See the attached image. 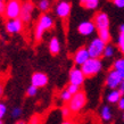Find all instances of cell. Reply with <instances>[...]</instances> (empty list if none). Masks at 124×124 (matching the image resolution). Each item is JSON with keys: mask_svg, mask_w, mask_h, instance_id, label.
Listing matches in <instances>:
<instances>
[{"mask_svg": "<svg viewBox=\"0 0 124 124\" xmlns=\"http://www.w3.org/2000/svg\"><path fill=\"white\" fill-rule=\"evenodd\" d=\"M82 72L84 73L85 78H92L97 75L99 72L102 70V62L100 58H92L90 57L83 65L80 66Z\"/></svg>", "mask_w": 124, "mask_h": 124, "instance_id": "2", "label": "cell"}, {"mask_svg": "<svg viewBox=\"0 0 124 124\" xmlns=\"http://www.w3.org/2000/svg\"><path fill=\"white\" fill-rule=\"evenodd\" d=\"M118 31H120V33H124V24H121L118 27Z\"/></svg>", "mask_w": 124, "mask_h": 124, "instance_id": "37", "label": "cell"}, {"mask_svg": "<svg viewBox=\"0 0 124 124\" xmlns=\"http://www.w3.org/2000/svg\"><path fill=\"white\" fill-rule=\"evenodd\" d=\"M48 76L47 74L42 73V72H35L33 75L31 76V84L38 86V88H43L48 84Z\"/></svg>", "mask_w": 124, "mask_h": 124, "instance_id": "14", "label": "cell"}, {"mask_svg": "<svg viewBox=\"0 0 124 124\" xmlns=\"http://www.w3.org/2000/svg\"><path fill=\"white\" fill-rule=\"evenodd\" d=\"M48 48H49V51L51 55L56 56L58 55L60 51V41L59 39L57 37H53V38L49 40V43H48Z\"/></svg>", "mask_w": 124, "mask_h": 124, "instance_id": "15", "label": "cell"}, {"mask_svg": "<svg viewBox=\"0 0 124 124\" xmlns=\"http://www.w3.org/2000/svg\"><path fill=\"white\" fill-rule=\"evenodd\" d=\"M121 97H122V93L120 92V90L112 89V91L108 92L107 96H106V100H107L109 104H117Z\"/></svg>", "mask_w": 124, "mask_h": 124, "instance_id": "16", "label": "cell"}, {"mask_svg": "<svg viewBox=\"0 0 124 124\" xmlns=\"http://www.w3.org/2000/svg\"><path fill=\"white\" fill-rule=\"evenodd\" d=\"M124 45V33L118 34V38H117V46Z\"/></svg>", "mask_w": 124, "mask_h": 124, "instance_id": "31", "label": "cell"}, {"mask_svg": "<svg viewBox=\"0 0 124 124\" xmlns=\"http://www.w3.org/2000/svg\"><path fill=\"white\" fill-rule=\"evenodd\" d=\"M7 114V105L5 102L0 101V120H2Z\"/></svg>", "mask_w": 124, "mask_h": 124, "instance_id": "28", "label": "cell"}, {"mask_svg": "<svg viewBox=\"0 0 124 124\" xmlns=\"http://www.w3.org/2000/svg\"><path fill=\"white\" fill-rule=\"evenodd\" d=\"M97 29H96L93 21H83V22L80 23L79 26H78V32L83 37H89Z\"/></svg>", "mask_w": 124, "mask_h": 124, "instance_id": "12", "label": "cell"}, {"mask_svg": "<svg viewBox=\"0 0 124 124\" xmlns=\"http://www.w3.org/2000/svg\"><path fill=\"white\" fill-rule=\"evenodd\" d=\"M90 58V55H89V51L85 47H81L75 51L74 54V57H73V62L76 66H81L85 63L86 60Z\"/></svg>", "mask_w": 124, "mask_h": 124, "instance_id": "13", "label": "cell"}, {"mask_svg": "<svg viewBox=\"0 0 124 124\" xmlns=\"http://www.w3.org/2000/svg\"><path fill=\"white\" fill-rule=\"evenodd\" d=\"M80 6L88 10H94L99 6V0H80Z\"/></svg>", "mask_w": 124, "mask_h": 124, "instance_id": "17", "label": "cell"}, {"mask_svg": "<svg viewBox=\"0 0 124 124\" xmlns=\"http://www.w3.org/2000/svg\"><path fill=\"white\" fill-rule=\"evenodd\" d=\"M122 79H123V73L113 68V70L109 71V73L107 74V78H106V86H107L108 89H117V88L120 86L121 82H122Z\"/></svg>", "mask_w": 124, "mask_h": 124, "instance_id": "6", "label": "cell"}, {"mask_svg": "<svg viewBox=\"0 0 124 124\" xmlns=\"http://www.w3.org/2000/svg\"><path fill=\"white\" fill-rule=\"evenodd\" d=\"M123 121H124V110H123Z\"/></svg>", "mask_w": 124, "mask_h": 124, "instance_id": "41", "label": "cell"}, {"mask_svg": "<svg viewBox=\"0 0 124 124\" xmlns=\"http://www.w3.org/2000/svg\"><path fill=\"white\" fill-rule=\"evenodd\" d=\"M21 8H22V2H21V0H8L7 2H6L5 17L7 19L19 17Z\"/></svg>", "mask_w": 124, "mask_h": 124, "instance_id": "5", "label": "cell"}, {"mask_svg": "<svg viewBox=\"0 0 124 124\" xmlns=\"http://www.w3.org/2000/svg\"><path fill=\"white\" fill-rule=\"evenodd\" d=\"M5 29L9 34H18L24 29V22L19 17L7 19V22L5 24Z\"/></svg>", "mask_w": 124, "mask_h": 124, "instance_id": "8", "label": "cell"}, {"mask_svg": "<svg viewBox=\"0 0 124 124\" xmlns=\"http://www.w3.org/2000/svg\"><path fill=\"white\" fill-rule=\"evenodd\" d=\"M113 4L117 8H124V0H113Z\"/></svg>", "mask_w": 124, "mask_h": 124, "instance_id": "29", "label": "cell"}, {"mask_svg": "<svg viewBox=\"0 0 124 124\" xmlns=\"http://www.w3.org/2000/svg\"><path fill=\"white\" fill-rule=\"evenodd\" d=\"M98 31V37L101 39L105 43H109L112 40V35H110V31L109 29H100Z\"/></svg>", "mask_w": 124, "mask_h": 124, "instance_id": "20", "label": "cell"}, {"mask_svg": "<svg viewBox=\"0 0 124 124\" xmlns=\"http://www.w3.org/2000/svg\"><path fill=\"white\" fill-rule=\"evenodd\" d=\"M106 45L107 43H105L99 37L92 39L90 41V43L88 45V47H86L90 57H92V58H100V57H102L104 49H105Z\"/></svg>", "mask_w": 124, "mask_h": 124, "instance_id": "4", "label": "cell"}, {"mask_svg": "<svg viewBox=\"0 0 124 124\" xmlns=\"http://www.w3.org/2000/svg\"><path fill=\"white\" fill-rule=\"evenodd\" d=\"M60 124H74L73 122H71V121H68V120H65L64 122H62Z\"/></svg>", "mask_w": 124, "mask_h": 124, "instance_id": "39", "label": "cell"}, {"mask_svg": "<svg viewBox=\"0 0 124 124\" xmlns=\"http://www.w3.org/2000/svg\"><path fill=\"white\" fill-rule=\"evenodd\" d=\"M0 124H4L2 123V120H0Z\"/></svg>", "mask_w": 124, "mask_h": 124, "instance_id": "40", "label": "cell"}, {"mask_svg": "<svg viewBox=\"0 0 124 124\" xmlns=\"http://www.w3.org/2000/svg\"><path fill=\"white\" fill-rule=\"evenodd\" d=\"M34 8H35V4H33L30 0H25L24 2H22L19 18L24 22V24L31 22L32 16H33V13H34Z\"/></svg>", "mask_w": 124, "mask_h": 124, "instance_id": "7", "label": "cell"}, {"mask_svg": "<svg viewBox=\"0 0 124 124\" xmlns=\"http://www.w3.org/2000/svg\"><path fill=\"white\" fill-rule=\"evenodd\" d=\"M38 123H39V117H37V116L32 117V120H31L30 124H38Z\"/></svg>", "mask_w": 124, "mask_h": 124, "instance_id": "34", "label": "cell"}, {"mask_svg": "<svg viewBox=\"0 0 124 124\" xmlns=\"http://www.w3.org/2000/svg\"><path fill=\"white\" fill-rule=\"evenodd\" d=\"M118 90L122 93V96H124V73H123V79H122V82H121L120 86H118Z\"/></svg>", "mask_w": 124, "mask_h": 124, "instance_id": "33", "label": "cell"}, {"mask_svg": "<svg viewBox=\"0 0 124 124\" xmlns=\"http://www.w3.org/2000/svg\"><path fill=\"white\" fill-rule=\"evenodd\" d=\"M72 94H75L76 92H79L80 91V85H76V84H73V83H70L66 88Z\"/></svg>", "mask_w": 124, "mask_h": 124, "instance_id": "27", "label": "cell"}, {"mask_svg": "<svg viewBox=\"0 0 124 124\" xmlns=\"http://www.w3.org/2000/svg\"><path fill=\"white\" fill-rule=\"evenodd\" d=\"M55 25V19L50 14L48 13H42L41 15L39 16L35 27H34V38L37 41L42 40L43 35L47 31L51 30Z\"/></svg>", "mask_w": 124, "mask_h": 124, "instance_id": "1", "label": "cell"}, {"mask_svg": "<svg viewBox=\"0 0 124 124\" xmlns=\"http://www.w3.org/2000/svg\"><path fill=\"white\" fill-rule=\"evenodd\" d=\"M5 9H6V2L5 1H0V16L5 15Z\"/></svg>", "mask_w": 124, "mask_h": 124, "instance_id": "32", "label": "cell"}, {"mask_svg": "<svg viewBox=\"0 0 124 124\" xmlns=\"http://www.w3.org/2000/svg\"><path fill=\"white\" fill-rule=\"evenodd\" d=\"M115 53H116V48H115L114 46L108 45V43H107V45L105 46V49H104V54H102V56L105 57V58H112V57H114Z\"/></svg>", "mask_w": 124, "mask_h": 124, "instance_id": "21", "label": "cell"}, {"mask_svg": "<svg viewBox=\"0 0 124 124\" xmlns=\"http://www.w3.org/2000/svg\"><path fill=\"white\" fill-rule=\"evenodd\" d=\"M72 10V5L71 2H68L66 0H60L59 2L56 5L55 7V14L57 17H59L62 19H66L68 16L71 15Z\"/></svg>", "mask_w": 124, "mask_h": 124, "instance_id": "9", "label": "cell"}, {"mask_svg": "<svg viewBox=\"0 0 124 124\" xmlns=\"http://www.w3.org/2000/svg\"><path fill=\"white\" fill-rule=\"evenodd\" d=\"M60 113H62V116L64 117V118H68V117H71V115L73 114L71 112V109H70L68 106H64V107L62 108V110H60Z\"/></svg>", "mask_w": 124, "mask_h": 124, "instance_id": "26", "label": "cell"}, {"mask_svg": "<svg viewBox=\"0 0 124 124\" xmlns=\"http://www.w3.org/2000/svg\"><path fill=\"white\" fill-rule=\"evenodd\" d=\"M117 107H118V109H121V110H124V96H122V97L120 98V100L117 102Z\"/></svg>", "mask_w": 124, "mask_h": 124, "instance_id": "30", "label": "cell"}, {"mask_svg": "<svg viewBox=\"0 0 124 124\" xmlns=\"http://www.w3.org/2000/svg\"><path fill=\"white\" fill-rule=\"evenodd\" d=\"M2 94H4V84L0 83V97H2Z\"/></svg>", "mask_w": 124, "mask_h": 124, "instance_id": "35", "label": "cell"}, {"mask_svg": "<svg viewBox=\"0 0 124 124\" xmlns=\"http://www.w3.org/2000/svg\"><path fill=\"white\" fill-rule=\"evenodd\" d=\"M93 23L96 25V29L100 30V29H109L110 21L105 11H98L93 16Z\"/></svg>", "mask_w": 124, "mask_h": 124, "instance_id": "10", "label": "cell"}, {"mask_svg": "<svg viewBox=\"0 0 124 124\" xmlns=\"http://www.w3.org/2000/svg\"><path fill=\"white\" fill-rule=\"evenodd\" d=\"M85 104H86V96L83 91L80 90L79 92H76L75 94L72 96L70 101L67 102V106L70 107V109H71V112L73 114H78L84 108Z\"/></svg>", "mask_w": 124, "mask_h": 124, "instance_id": "3", "label": "cell"}, {"mask_svg": "<svg viewBox=\"0 0 124 124\" xmlns=\"http://www.w3.org/2000/svg\"><path fill=\"white\" fill-rule=\"evenodd\" d=\"M100 117H101V120L105 121V122H108V121L112 120L113 113H112V109H110L109 106L105 105L101 107V109H100Z\"/></svg>", "mask_w": 124, "mask_h": 124, "instance_id": "19", "label": "cell"}, {"mask_svg": "<svg viewBox=\"0 0 124 124\" xmlns=\"http://www.w3.org/2000/svg\"><path fill=\"white\" fill-rule=\"evenodd\" d=\"M113 68L116 71H120L122 73H124V56L121 58H117L113 64Z\"/></svg>", "mask_w": 124, "mask_h": 124, "instance_id": "22", "label": "cell"}, {"mask_svg": "<svg viewBox=\"0 0 124 124\" xmlns=\"http://www.w3.org/2000/svg\"><path fill=\"white\" fill-rule=\"evenodd\" d=\"M0 1H6V0H0Z\"/></svg>", "mask_w": 124, "mask_h": 124, "instance_id": "42", "label": "cell"}, {"mask_svg": "<svg viewBox=\"0 0 124 124\" xmlns=\"http://www.w3.org/2000/svg\"><path fill=\"white\" fill-rule=\"evenodd\" d=\"M85 81V75L82 72L81 67H73L70 72V83L76 84V85H82Z\"/></svg>", "mask_w": 124, "mask_h": 124, "instance_id": "11", "label": "cell"}, {"mask_svg": "<svg viewBox=\"0 0 124 124\" xmlns=\"http://www.w3.org/2000/svg\"><path fill=\"white\" fill-rule=\"evenodd\" d=\"M51 0H37L35 6L41 13H48L49 9L51 8Z\"/></svg>", "mask_w": 124, "mask_h": 124, "instance_id": "18", "label": "cell"}, {"mask_svg": "<svg viewBox=\"0 0 124 124\" xmlns=\"http://www.w3.org/2000/svg\"><path fill=\"white\" fill-rule=\"evenodd\" d=\"M72 96H73V94H72L67 89H65V90H63L62 92H60L59 99L62 100V101H64V102H68L70 101V99L72 98Z\"/></svg>", "mask_w": 124, "mask_h": 124, "instance_id": "24", "label": "cell"}, {"mask_svg": "<svg viewBox=\"0 0 124 124\" xmlns=\"http://www.w3.org/2000/svg\"><path fill=\"white\" fill-rule=\"evenodd\" d=\"M13 124H27L25 121H23V120H17L15 122V123H13Z\"/></svg>", "mask_w": 124, "mask_h": 124, "instance_id": "36", "label": "cell"}, {"mask_svg": "<svg viewBox=\"0 0 124 124\" xmlns=\"http://www.w3.org/2000/svg\"><path fill=\"white\" fill-rule=\"evenodd\" d=\"M118 49H120L121 54H123V56H124V45H121V46H118Z\"/></svg>", "mask_w": 124, "mask_h": 124, "instance_id": "38", "label": "cell"}, {"mask_svg": "<svg viewBox=\"0 0 124 124\" xmlns=\"http://www.w3.org/2000/svg\"><path fill=\"white\" fill-rule=\"evenodd\" d=\"M22 114H23V110L18 106L13 107L10 110V116H11V118H14V120H19V117L22 116Z\"/></svg>", "mask_w": 124, "mask_h": 124, "instance_id": "23", "label": "cell"}, {"mask_svg": "<svg viewBox=\"0 0 124 124\" xmlns=\"http://www.w3.org/2000/svg\"><path fill=\"white\" fill-rule=\"evenodd\" d=\"M38 86H35L33 85V84H31L29 88H27V90H26V94L29 96V97H35L37 94H38Z\"/></svg>", "mask_w": 124, "mask_h": 124, "instance_id": "25", "label": "cell"}]
</instances>
